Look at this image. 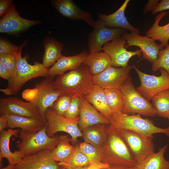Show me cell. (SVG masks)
Masks as SVG:
<instances>
[{
	"instance_id": "obj_1",
	"label": "cell",
	"mask_w": 169,
	"mask_h": 169,
	"mask_svg": "<svg viewBox=\"0 0 169 169\" xmlns=\"http://www.w3.org/2000/svg\"><path fill=\"white\" fill-rule=\"evenodd\" d=\"M101 162L110 168L138 166L119 130L111 124L108 125L106 141L101 148Z\"/></svg>"
},
{
	"instance_id": "obj_2",
	"label": "cell",
	"mask_w": 169,
	"mask_h": 169,
	"mask_svg": "<svg viewBox=\"0 0 169 169\" xmlns=\"http://www.w3.org/2000/svg\"><path fill=\"white\" fill-rule=\"evenodd\" d=\"M89 67L83 64L78 68L59 75L53 81L55 89L72 98L88 94L94 85Z\"/></svg>"
},
{
	"instance_id": "obj_3",
	"label": "cell",
	"mask_w": 169,
	"mask_h": 169,
	"mask_svg": "<svg viewBox=\"0 0 169 169\" xmlns=\"http://www.w3.org/2000/svg\"><path fill=\"white\" fill-rule=\"evenodd\" d=\"M26 43L24 42L19 47V50L17 54V63L15 70L8 80L7 87L0 90L6 95H17L24 84L31 79L40 77L49 76V69L42 64L36 61L34 64L31 65L27 61L29 57L28 55L22 57V50Z\"/></svg>"
},
{
	"instance_id": "obj_4",
	"label": "cell",
	"mask_w": 169,
	"mask_h": 169,
	"mask_svg": "<svg viewBox=\"0 0 169 169\" xmlns=\"http://www.w3.org/2000/svg\"><path fill=\"white\" fill-rule=\"evenodd\" d=\"M109 120L110 124L118 129L128 130L149 136L157 133H164L168 136L169 134L167 128L158 127L151 120L143 118L139 114L112 113Z\"/></svg>"
},
{
	"instance_id": "obj_5",
	"label": "cell",
	"mask_w": 169,
	"mask_h": 169,
	"mask_svg": "<svg viewBox=\"0 0 169 169\" xmlns=\"http://www.w3.org/2000/svg\"><path fill=\"white\" fill-rule=\"evenodd\" d=\"M47 124L37 132H31L20 130L19 137L21 141L16 147L24 156L45 149L53 150L58 144L59 136L49 137L47 133Z\"/></svg>"
},
{
	"instance_id": "obj_6",
	"label": "cell",
	"mask_w": 169,
	"mask_h": 169,
	"mask_svg": "<svg viewBox=\"0 0 169 169\" xmlns=\"http://www.w3.org/2000/svg\"><path fill=\"white\" fill-rule=\"evenodd\" d=\"M119 89L124 100L122 113H135L151 117L157 115L153 105L135 88L130 75Z\"/></svg>"
},
{
	"instance_id": "obj_7",
	"label": "cell",
	"mask_w": 169,
	"mask_h": 169,
	"mask_svg": "<svg viewBox=\"0 0 169 169\" xmlns=\"http://www.w3.org/2000/svg\"><path fill=\"white\" fill-rule=\"evenodd\" d=\"M118 130L138 165L154 152L153 136H145L128 130Z\"/></svg>"
},
{
	"instance_id": "obj_8",
	"label": "cell",
	"mask_w": 169,
	"mask_h": 169,
	"mask_svg": "<svg viewBox=\"0 0 169 169\" xmlns=\"http://www.w3.org/2000/svg\"><path fill=\"white\" fill-rule=\"evenodd\" d=\"M45 118L47 124V133L50 137L59 132H64L71 136V142L74 144L77 141L79 137L83 136L79 127V117L71 119L60 115L50 108L45 113Z\"/></svg>"
},
{
	"instance_id": "obj_9",
	"label": "cell",
	"mask_w": 169,
	"mask_h": 169,
	"mask_svg": "<svg viewBox=\"0 0 169 169\" xmlns=\"http://www.w3.org/2000/svg\"><path fill=\"white\" fill-rule=\"evenodd\" d=\"M132 67L136 71L140 81L136 90L148 100L161 92L169 89V75L163 68L159 70L161 75L157 76L142 72L135 66Z\"/></svg>"
},
{
	"instance_id": "obj_10",
	"label": "cell",
	"mask_w": 169,
	"mask_h": 169,
	"mask_svg": "<svg viewBox=\"0 0 169 169\" xmlns=\"http://www.w3.org/2000/svg\"><path fill=\"white\" fill-rule=\"evenodd\" d=\"M93 28L88 38L89 53L101 51L106 43L118 38L126 32V30L122 28L107 27L99 19L95 21Z\"/></svg>"
},
{
	"instance_id": "obj_11",
	"label": "cell",
	"mask_w": 169,
	"mask_h": 169,
	"mask_svg": "<svg viewBox=\"0 0 169 169\" xmlns=\"http://www.w3.org/2000/svg\"><path fill=\"white\" fill-rule=\"evenodd\" d=\"M126 45V40L122 35L107 42L103 46L102 50L110 58L112 67H125L129 65L128 62L131 57L136 55L141 57L142 52L140 49L128 51L125 48Z\"/></svg>"
},
{
	"instance_id": "obj_12",
	"label": "cell",
	"mask_w": 169,
	"mask_h": 169,
	"mask_svg": "<svg viewBox=\"0 0 169 169\" xmlns=\"http://www.w3.org/2000/svg\"><path fill=\"white\" fill-rule=\"evenodd\" d=\"M53 78L49 76L35 84V88L36 94L34 98L30 101L38 107L45 119V114L47 110L52 107L54 102L62 94L54 88Z\"/></svg>"
},
{
	"instance_id": "obj_13",
	"label": "cell",
	"mask_w": 169,
	"mask_h": 169,
	"mask_svg": "<svg viewBox=\"0 0 169 169\" xmlns=\"http://www.w3.org/2000/svg\"><path fill=\"white\" fill-rule=\"evenodd\" d=\"M0 114H9L46 120L35 105L15 97L1 98L0 100Z\"/></svg>"
},
{
	"instance_id": "obj_14",
	"label": "cell",
	"mask_w": 169,
	"mask_h": 169,
	"mask_svg": "<svg viewBox=\"0 0 169 169\" xmlns=\"http://www.w3.org/2000/svg\"><path fill=\"white\" fill-rule=\"evenodd\" d=\"M132 66L115 68L111 66L101 73L93 76L94 84L104 89H119L129 77Z\"/></svg>"
},
{
	"instance_id": "obj_15",
	"label": "cell",
	"mask_w": 169,
	"mask_h": 169,
	"mask_svg": "<svg viewBox=\"0 0 169 169\" xmlns=\"http://www.w3.org/2000/svg\"><path fill=\"white\" fill-rule=\"evenodd\" d=\"M41 23L38 20L23 18L16 10L15 5L12 4L0 19V32L8 34L19 33Z\"/></svg>"
},
{
	"instance_id": "obj_16",
	"label": "cell",
	"mask_w": 169,
	"mask_h": 169,
	"mask_svg": "<svg viewBox=\"0 0 169 169\" xmlns=\"http://www.w3.org/2000/svg\"><path fill=\"white\" fill-rule=\"evenodd\" d=\"M123 36L126 41V48L131 46L139 47L142 52V58L152 64L157 59L160 51L163 49L152 38L134 32H126Z\"/></svg>"
},
{
	"instance_id": "obj_17",
	"label": "cell",
	"mask_w": 169,
	"mask_h": 169,
	"mask_svg": "<svg viewBox=\"0 0 169 169\" xmlns=\"http://www.w3.org/2000/svg\"><path fill=\"white\" fill-rule=\"evenodd\" d=\"M52 150L45 149L24 156L16 169H58L59 166L51 156Z\"/></svg>"
},
{
	"instance_id": "obj_18",
	"label": "cell",
	"mask_w": 169,
	"mask_h": 169,
	"mask_svg": "<svg viewBox=\"0 0 169 169\" xmlns=\"http://www.w3.org/2000/svg\"><path fill=\"white\" fill-rule=\"evenodd\" d=\"M80 112L79 127L84 129L99 124H110L109 119L98 111L86 99L84 95L79 97Z\"/></svg>"
},
{
	"instance_id": "obj_19",
	"label": "cell",
	"mask_w": 169,
	"mask_h": 169,
	"mask_svg": "<svg viewBox=\"0 0 169 169\" xmlns=\"http://www.w3.org/2000/svg\"><path fill=\"white\" fill-rule=\"evenodd\" d=\"M51 4L63 16L74 20H82L93 28L95 21L89 12L79 8L71 0H52Z\"/></svg>"
},
{
	"instance_id": "obj_20",
	"label": "cell",
	"mask_w": 169,
	"mask_h": 169,
	"mask_svg": "<svg viewBox=\"0 0 169 169\" xmlns=\"http://www.w3.org/2000/svg\"><path fill=\"white\" fill-rule=\"evenodd\" d=\"M130 1L125 0L117 10L111 14H99V19L103 21L107 27L122 28L139 34L140 32L139 29L132 25L125 15V11Z\"/></svg>"
},
{
	"instance_id": "obj_21",
	"label": "cell",
	"mask_w": 169,
	"mask_h": 169,
	"mask_svg": "<svg viewBox=\"0 0 169 169\" xmlns=\"http://www.w3.org/2000/svg\"><path fill=\"white\" fill-rule=\"evenodd\" d=\"M20 129L9 128L0 133V161L3 158L8 160L9 164L15 165L19 163L23 156L18 150L12 152L10 149V139L12 136L18 137Z\"/></svg>"
},
{
	"instance_id": "obj_22",
	"label": "cell",
	"mask_w": 169,
	"mask_h": 169,
	"mask_svg": "<svg viewBox=\"0 0 169 169\" xmlns=\"http://www.w3.org/2000/svg\"><path fill=\"white\" fill-rule=\"evenodd\" d=\"M88 54L83 51L77 54L65 56L62 55L56 62L49 68V76L54 78L57 75L64 74L68 70L74 69L83 64Z\"/></svg>"
},
{
	"instance_id": "obj_23",
	"label": "cell",
	"mask_w": 169,
	"mask_h": 169,
	"mask_svg": "<svg viewBox=\"0 0 169 169\" xmlns=\"http://www.w3.org/2000/svg\"><path fill=\"white\" fill-rule=\"evenodd\" d=\"M7 121V127L14 129L18 128L21 130L31 132H37L42 129L46 122L35 118L9 114L0 115Z\"/></svg>"
},
{
	"instance_id": "obj_24",
	"label": "cell",
	"mask_w": 169,
	"mask_h": 169,
	"mask_svg": "<svg viewBox=\"0 0 169 169\" xmlns=\"http://www.w3.org/2000/svg\"><path fill=\"white\" fill-rule=\"evenodd\" d=\"M99 124L89 126L81 131L84 142L97 148H101L105 143L107 138L108 125Z\"/></svg>"
},
{
	"instance_id": "obj_25",
	"label": "cell",
	"mask_w": 169,
	"mask_h": 169,
	"mask_svg": "<svg viewBox=\"0 0 169 169\" xmlns=\"http://www.w3.org/2000/svg\"><path fill=\"white\" fill-rule=\"evenodd\" d=\"M84 96L98 111L109 119L113 113L107 103L104 89L94 84L91 91Z\"/></svg>"
},
{
	"instance_id": "obj_26",
	"label": "cell",
	"mask_w": 169,
	"mask_h": 169,
	"mask_svg": "<svg viewBox=\"0 0 169 169\" xmlns=\"http://www.w3.org/2000/svg\"><path fill=\"white\" fill-rule=\"evenodd\" d=\"M167 13L163 11L158 14L155 18L153 25L146 33V36L155 41L158 40L160 42L159 45L163 49L168 44L169 22L162 26H160L159 23Z\"/></svg>"
},
{
	"instance_id": "obj_27",
	"label": "cell",
	"mask_w": 169,
	"mask_h": 169,
	"mask_svg": "<svg viewBox=\"0 0 169 169\" xmlns=\"http://www.w3.org/2000/svg\"><path fill=\"white\" fill-rule=\"evenodd\" d=\"M83 64L89 67L93 76L101 73L111 66L110 58L103 51L88 54Z\"/></svg>"
},
{
	"instance_id": "obj_28",
	"label": "cell",
	"mask_w": 169,
	"mask_h": 169,
	"mask_svg": "<svg viewBox=\"0 0 169 169\" xmlns=\"http://www.w3.org/2000/svg\"><path fill=\"white\" fill-rule=\"evenodd\" d=\"M44 53L42 64L46 68L53 66L62 55L64 44L55 39H46L44 43Z\"/></svg>"
},
{
	"instance_id": "obj_29",
	"label": "cell",
	"mask_w": 169,
	"mask_h": 169,
	"mask_svg": "<svg viewBox=\"0 0 169 169\" xmlns=\"http://www.w3.org/2000/svg\"><path fill=\"white\" fill-rule=\"evenodd\" d=\"M168 146V144L166 145L159 148L158 152L147 157L138 165V169H169V161L164 156Z\"/></svg>"
},
{
	"instance_id": "obj_30",
	"label": "cell",
	"mask_w": 169,
	"mask_h": 169,
	"mask_svg": "<svg viewBox=\"0 0 169 169\" xmlns=\"http://www.w3.org/2000/svg\"><path fill=\"white\" fill-rule=\"evenodd\" d=\"M71 138L68 136L61 135L59 136L58 142L56 147L51 152L53 160L55 162H65L74 151L75 146L70 143Z\"/></svg>"
},
{
	"instance_id": "obj_31",
	"label": "cell",
	"mask_w": 169,
	"mask_h": 169,
	"mask_svg": "<svg viewBox=\"0 0 169 169\" xmlns=\"http://www.w3.org/2000/svg\"><path fill=\"white\" fill-rule=\"evenodd\" d=\"M58 164L68 169H86L90 165L87 157L81 151L79 145L75 146L74 151L65 162H59Z\"/></svg>"
},
{
	"instance_id": "obj_32",
	"label": "cell",
	"mask_w": 169,
	"mask_h": 169,
	"mask_svg": "<svg viewBox=\"0 0 169 169\" xmlns=\"http://www.w3.org/2000/svg\"><path fill=\"white\" fill-rule=\"evenodd\" d=\"M106 100L113 113H122L124 104L123 95L119 89H104Z\"/></svg>"
},
{
	"instance_id": "obj_33",
	"label": "cell",
	"mask_w": 169,
	"mask_h": 169,
	"mask_svg": "<svg viewBox=\"0 0 169 169\" xmlns=\"http://www.w3.org/2000/svg\"><path fill=\"white\" fill-rule=\"evenodd\" d=\"M152 105L159 116L165 118L169 116V89L163 90L151 99Z\"/></svg>"
},
{
	"instance_id": "obj_34",
	"label": "cell",
	"mask_w": 169,
	"mask_h": 169,
	"mask_svg": "<svg viewBox=\"0 0 169 169\" xmlns=\"http://www.w3.org/2000/svg\"><path fill=\"white\" fill-rule=\"evenodd\" d=\"M81 151L87 157L90 165L101 162V148H97L84 142L79 145Z\"/></svg>"
},
{
	"instance_id": "obj_35",
	"label": "cell",
	"mask_w": 169,
	"mask_h": 169,
	"mask_svg": "<svg viewBox=\"0 0 169 169\" xmlns=\"http://www.w3.org/2000/svg\"><path fill=\"white\" fill-rule=\"evenodd\" d=\"M151 68L154 72L163 68L169 75V44L165 49L160 51L157 59L152 64Z\"/></svg>"
},
{
	"instance_id": "obj_36",
	"label": "cell",
	"mask_w": 169,
	"mask_h": 169,
	"mask_svg": "<svg viewBox=\"0 0 169 169\" xmlns=\"http://www.w3.org/2000/svg\"><path fill=\"white\" fill-rule=\"evenodd\" d=\"M72 97L68 95L62 94L50 108L58 114L64 115L69 106Z\"/></svg>"
},
{
	"instance_id": "obj_37",
	"label": "cell",
	"mask_w": 169,
	"mask_h": 169,
	"mask_svg": "<svg viewBox=\"0 0 169 169\" xmlns=\"http://www.w3.org/2000/svg\"><path fill=\"white\" fill-rule=\"evenodd\" d=\"M17 54L0 55V62L7 68L11 77L14 73L16 68Z\"/></svg>"
},
{
	"instance_id": "obj_38",
	"label": "cell",
	"mask_w": 169,
	"mask_h": 169,
	"mask_svg": "<svg viewBox=\"0 0 169 169\" xmlns=\"http://www.w3.org/2000/svg\"><path fill=\"white\" fill-rule=\"evenodd\" d=\"M80 112L79 97H73L71 99L64 117L69 119H75L79 117Z\"/></svg>"
},
{
	"instance_id": "obj_39",
	"label": "cell",
	"mask_w": 169,
	"mask_h": 169,
	"mask_svg": "<svg viewBox=\"0 0 169 169\" xmlns=\"http://www.w3.org/2000/svg\"><path fill=\"white\" fill-rule=\"evenodd\" d=\"M20 48L15 45L7 39L3 37L0 38V55L16 54Z\"/></svg>"
},
{
	"instance_id": "obj_40",
	"label": "cell",
	"mask_w": 169,
	"mask_h": 169,
	"mask_svg": "<svg viewBox=\"0 0 169 169\" xmlns=\"http://www.w3.org/2000/svg\"><path fill=\"white\" fill-rule=\"evenodd\" d=\"M169 9V0H161L155 7L151 12L152 14H154L158 12H161Z\"/></svg>"
},
{
	"instance_id": "obj_41",
	"label": "cell",
	"mask_w": 169,
	"mask_h": 169,
	"mask_svg": "<svg viewBox=\"0 0 169 169\" xmlns=\"http://www.w3.org/2000/svg\"><path fill=\"white\" fill-rule=\"evenodd\" d=\"M12 0H0V17L4 14L7 10L12 4Z\"/></svg>"
},
{
	"instance_id": "obj_42",
	"label": "cell",
	"mask_w": 169,
	"mask_h": 169,
	"mask_svg": "<svg viewBox=\"0 0 169 169\" xmlns=\"http://www.w3.org/2000/svg\"><path fill=\"white\" fill-rule=\"evenodd\" d=\"M159 1L158 0H149L143 10L144 13L152 12Z\"/></svg>"
},
{
	"instance_id": "obj_43",
	"label": "cell",
	"mask_w": 169,
	"mask_h": 169,
	"mask_svg": "<svg viewBox=\"0 0 169 169\" xmlns=\"http://www.w3.org/2000/svg\"><path fill=\"white\" fill-rule=\"evenodd\" d=\"M0 77L8 80L11 76L7 68L0 62Z\"/></svg>"
},
{
	"instance_id": "obj_44",
	"label": "cell",
	"mask_w": 169,
	"mask_h": 169,
	"mask_svg": "<svg viewBox=\"0 0 169 169\" xmlns=\"http://www.w3.org/2000/svg\"><path fill=\"white\" fill-rule=\"evenodd\" d=\"M7 121L6 119L2 116H0V132L7 127Z\"/></svg>"
},
{
	"instance_id": "obj_45",
	"label": "cell",
	"mask_w": 169,
	"mask_h": 169,
	"mask_svg": "<svg viewBox=\"0 0 169 169\" xmlns=\"http://www.w3.org/2000/svg\"><path fill=\"white\" fill-rule=\"evenodd\" d=\"M1 169H16L15 165L9 164L6 166L2 168Z\"/></svg>"
},
{
	"instance_id": "obj_46",
	"label": "cell",
	"mask_w": 169,
	"mask_h": 169,
	"mask_svg": "<svg viewBox=\"0 0 169 169\" xmlns=\"http://www.w3.org/2000/svg\"><path fill=\"white\" fill-rule=\"evenodd\" d=\"M110 169H138L137 167H124L114 168H110Z\"/></svg>"
},
{
	"instance_id": "obj_47",
	"label": "cell",
	"mask_w": 169,
	"mask_h": 169,
	"mask_svg": "<svg viewBox=\"0 0 169 169\" xmlns=\"http://www.w3.org/2000/svg\"><path fill=\"white\" fill-rule=\"evenodd\" d=\"M58 169H68L64 167L59 166V168Z\"/></svg>"
},
{
	"instance_id": "obj_48",
	"label": "cell",
	"mask_w": 169,
	"mask_h": 169,
	"mask_svg": "<svg viewBox=\"0 0 169 169\" xmlns=\"http://www.w3.org/2000/svg\"><path fill=\"white\" fill-rule=\"evenodd\" d=\"M95 169H110V168H96Z\"/></svg>"
},
{
	"instance_id": "obj_49",
	"label": "cell",
	"mask_w": 169,
	"mask_h": 169,
	"mask_svg": "<svg viewBox=\"0 0 169 169\" xmlns=\"http://www.w3.org/2000/svg\"><path fill=\"white\" fill-rule=\"evenodd\" d=\"M168 120H169V116L168 118ZM168 128V131H169V126L167 128ZM168 136H169V135Z\"/></svg>"
}]
</instances>
